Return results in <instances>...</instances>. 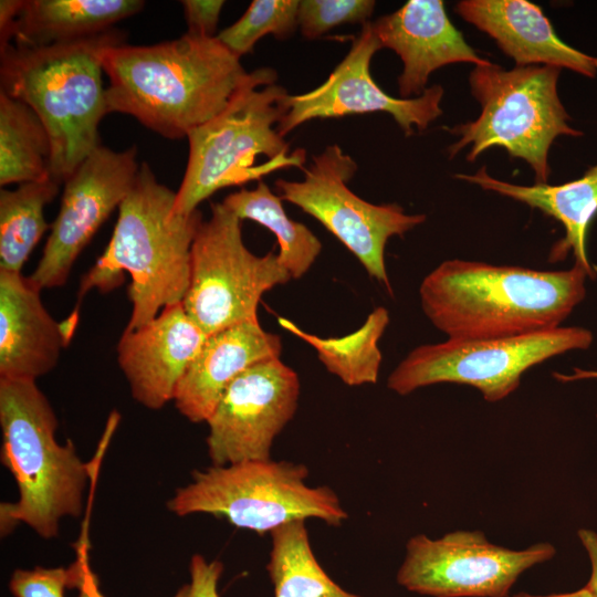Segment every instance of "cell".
<instances>
[{
	"mask_svg": "<svg viewBox=\"0 0 597 597\" xmlns=\"http://www.w3.org/2000/svg\"><path fill=\"white\" fill-rule=\"evenodd\" d=\"M102 66L108 113L130 115L169 139L187 138L219 115L252 76L217 36L188 33L153 45H108Z\"/></svg>",
	"mask_w": 597,
	"mask_h": 597,
	"instance_id": "obj_1",
	"label": "cell"
},
{
	"mask_svg": "<svg viewBox=\"0 0 597 597\" xmlns=\"http://www.w3.org/2000/svg\"><path fill=\"white\" fill-rule=\"evenodd\" d=\"M587 273L448 260L422 280L421 308L448 338L478 341L558 327L585 297Z\"/></svg>",
	"mask_w": 597,
	"mask_h": 597,
	"instance_id": "obj_2",
	"label": "cell"
},
{
	"mask_svg": "<svg viewBox=\"0 0 597 597\" xmlns=\"http://www.w3.org/2000/svg\"><path fill=\"white\" fill-rule=\"evenodd\" d=\"M176 192L160 184L147 163L118 208L113 235L104 253L83 277L78 300L90 290L117 287L128 272L133 310L126 331L136 329L160 308L180 303L190 280L191 247L201 224L199 210L174 211Z\"/></svg>",
	"mask_w": 597,
	"mask_h": 597,
	"instance_id": "obj_3",
	"label": "cell"
},
{
	"mask_svg": "<svg viewBox=\"0 0 597 597\" xmlns=\"http://www.w3.org/2000/svg\"><path fill=\"white\" fill-rule=\"evenodd\" d=\"M124 42L112 29L44 46L0 44V91L30 106L51 143L50 175L64 184L101 145L98 126L108 113L102 53Z\"/></svg>",
	"mask_w": 597,
	"mask_h": 597,
	"instance_id": "obj_4",
	"label": "cell"
},
{
	"mask_svg": "<svg viewBox=\"0 0 597 597\" xmlns=\"http://www.w3.org/2000/svg\"><path fill=\"white\" fill-rule=\"evenodd\" d=\"M0 426L1 461L19 490L15 503L0 505L1 533L24 523L53 538L63 517L81 515L91 467L71 440L56 441L57 418L35 380L0 378Z\"/></svg>",
	"mask_w": 597,
	"mask_h": 597,
	"instance_id": "obj_5",
	"label": "cell"
},
{
	"mask_svg": "<svg viewBox=\"0 0 597 597\" xmlns=\"http://www.w3.org/2000/svg\"><path fill=\"white\" fill-rule=\"evenodd\" d=\"M276 80L271 67L254 70L219 115L188 134V161L176 191V213H192L222 188L258 181L270 170L304 163L301 150L286 156L289 145L277 132L289 93Z\"/></svg>",
	"mask_w": 597,
	"mask_h": 597,
	"instance_id": "obj_6",
	"label": "cell"
},
{
	"mask_svg": "<svg viewBox=\"0 0 597 597\" xmlns=\"http://www.w3.org/2000/svg\"><path fill=\"white\" fill-rule=\"evenodd\" d=\"M559 73L561 69L549 65L515 66L510 71L493 63L476 65L469 83L481 114L449 129L459 136L449 146V157L470 146L467 160L474 161L484 150L501 147L531 166L536 184H547L548 151L554 139L559 135H583L568 124L570 118L557 92Z\"/></svg>",
	"mask_w": 597,
	"mask_h": 597,
	"instance_id": "obj_7",
	"label": "cell"
},
{
	"mask_svg": "<svg viewBox=\"0 0 597 597\" xmlns=\"http://www.w3.org/2000/svg\"><path fill=\"white\" fill-rule=\"evenodd\" d=\"M307 476L306 465L272 459L212 465L193 471L167 506L179 516L211 514L259 534L307 519L341 525L348 515L336 493L310 486Z\"/></svg>",
	"mask_w": 597,
	"mask_h": 597,
	"instance_id": "obj_8",
	"label": "cell"
},
{
	"mask_svg": "<svg viewBox=\"0 0 597 597\" xmlns=\"http://www.w3.org/2000/svg\"><path fill=\"white\" fill-rule=\"evenodd\" d=\"M591 343V332L576 326L504 338H448L412 349L391 371L387 387L405 396L433 384H464L494 402L513 392L531 367L569 350L586 349Z\"/></svg>",
	"mask_w": 597,
	"mask_h": 597,
	"instance_id": "obj_9",
	"label": "cell"
},
{
	"mask_svg": "<svg viewBox=\"0 0 597 597\" xmlns=\"http://www.w3.org/2000/svg\"><path fill=\"white\" fill-rule=\"evenodd\" d=\"M292 277L277 253L255 255L244 244L241 220L222 202L211 205L191 247L190 280L182 301L190 318L211 335L258 321L262 295Z\"/></svg>",
	"mask_w": 597,
	"mask_h": 597,
	"instance_id": "obj_10",
	"label": "cell"
},
{
	"mask_svg": "<svg viewBox=\"0 0 597 597\" xmlns=\"http://www.w3.org/2000/svg\"><path fill=\"white\" fill-rule=\"evenodd\" d=\"M358 165L338 145L312 156L302 180L277 179L275 188L286 200L320 221L362 263L367 273L391 293L385 248L391 237H402L421 224L425 214H409L396 203L374 205L347 186Z\"/></svg>",
	"mask_w": 597,
	"mask_h": 597,
	"instance_id": "obj_11",
	"label": "cell"
},
{
	"mask_svg": "<svg viewBox=\"0 0 597 597\" xmlns=\"http://www.w3.org/2000/svg\"><path fill=\"white\" fill-rule=\"evenodd\" d=\"M548 543L514 551L489 542L481 531H454L432 540L420 534L406 545L397 583L433 597H506L526 569L555 555Z\"/></svg>",
	"mask_w": 597,
	"mask_h": 597,
	"instance_id": "obj_12",
	"label": "cell"
},
{
	"mask_svg": "<svg viewBox=\"0 0 597 597\" xmlns=\"http://www.w3.org/2000/svg\"><path fill=\"white\" fill-rule=\"evenodd\" d=\"M139 166L136 146L115 151L100 145L64 182L60 210L30 276L41 290L66 283L81 252L129 192Z\"/></svg>",
	"mask_w": 597,
	"mask_h": 597,
	"instance_id": "obj_13",
	"label": "cell"
},
{
	"mask_svg": "<svg viewBox=\"0 0 597 597\" xmlns=\"http://www.w3.org/2000/svg\"><path fill=\"white\" fill-rule=\"evenodd\" d=\"M300 389L297 374L280 358L239 375L206 422L212 465L271 459L275 438L295 415Z\"/></svg>",
	"mask_w": 597,
	"mask_h": 597,
	"instance_id": "obj_14",
	"label": "cell"
},
{
	"mask_svg": "<svg viewBox=\"0 0 597 597\" xmlns=\"http://www.w3.org/2000/svg\"><path fill=\"white\" fill-rule=\"evenodd\" d=\"M380 49L373 22L364 23L350 50L324 83L303 94H287L285 114L277 125L280 135L284 137L312 119L375 112L390 114L406 136L413 134V127L426 129L442 114V86L432 85L422 95L412 98L390 96L370 74L371 59Z\"/></svg>",
	"mask_w": 597,
	"mask_h": 597,
	"instance_id": "obj_15",
	"label": "cell"
},
{
	"mask_svg": "<svg viewBox=\"0 0 597 597\" xmlns=\"http://www.w3.org/2000/svg\"><path fill=\"white\" fill-rule=\"evenodd\" d=\"M207 337L182 302L166 306L136 329H124L117 359L133 398L153 410L172 400L180 379Z\"/></svg>",
	"mask_w": 597,
	"mask_h": 597,
	"instance_id": "obj_16",
	"label": "cell"
},
{
	"mask_svg": "<svg viewBox=\"0 0 597 597\" xmlns=\"http://www.w3.org/2000/svg\"><path fill=\"white\" fill-rule=\"evenodd\" d=\"M373 27L381 48L392 50L402 61L398 77L401 98L422 95L429 75L444 65L491 63L465 42L441 0H409L397 11L377 19Z\"/></svg>",
	"mask_w": 597,
	"mask_h": 597,
	"instance_id": "obj_17",
	"label": "cell"
},
{
	"mask_svg": "<svg viewBox=\"0 0 597 597\" xmlns=\"http://www.w3.org/2000/svg\"><path fill=\"white\" fill-rule=\"evenodd\" d=\"M281 353V337L263 329L259 321L208 335L176 388V408L191 422H207L239 375L255 364L280 358Z\"/></svg>",
	"mask_w": 597,
	"mask_h": 597,
	"instance_id": "obj_18",
	"label": "cell"
},
{
	"mask_svg": "<svg viewBox=\"0 0 597 597\" xmlns=\"http://www.w3.org/2000/svg\"><path fill=\"white\" fill-rule=\"evenodd\" d=\"M67 344L31 277L0 271V378L35 380L56 366Z\"/></svg>",
	"mask_w": 597,
	"mask_h": 597,
	"instance_id": "obj_19",
	"label": "cell"
},
{
	"mask_svg": "<svg viewBox=\"0 0 597 597\" xmlns=\"http://www.w3.org/2000/svg\"><path fill=\"white\" fill-rule=\"evenodd\" d=\"M455 12L489 34L516 66L566 67L594 77V57L562 41L541 7L525 0H463Z\"/></svg>",
	"mask_w": 597,
	"mask_h": 597,
	"instance_id": "obj_20",
	"label": "cell"
},
{
	"mask_svg": "<svg viewBox=\"0 0 597 597\" xmlns=\"http://www.w3.org/2000/svg\"><path fill=\"white\" fill-rule=\"evenodd\" d=\"M454 177L526 203L558 220L565 229V237L554 245L551 256L557 260L572 250L575 265L583 269L589 277H595V270L587 258L586 237L597 213V165L580 178L555 186H520L502 181L490 176L486 166L475 174H457Z\"/></svg>",
	"mask_w": 597,
	"mask_h": 597,
	"instance_id": "obj_21",
	"label": "cell"
},
{
	"mask_svg": "<svg viewBox=\"0 0 597 597\" xmlns=\"http://www.w3.org/2000/svg\"><path fill=\"white\" fill-rule=\"evenodd\" d=\"M142 0H22L0 44L44 46L91 38L138 13Z\"/></svg>",
	"mask_w": 597,
	"mask_h": 597,
	"instance_id": "obj_22",
	"label": "cell"
},
{
	"mask_svg": "<svg viewBox=\"0 0 597 597\" xmlns=\"http://www.w3.org/2000/svg\"><path fill=\"white\" fill-rule=\"evenodd\" d=\"M222 203L240 220L248 219L269 229L279 244L277 259L292 280L302 277L322 251L318 238L303 223L285 212L282 198L262 180L255 188L228 195Z\"/></svg>",
	"mask_w": 597,
	"mask_h": 597,
	"instance_id": "obj_23",
	"label": "cell"
},
{
	"mask_svg": "<svg viewBox=\"0 0 597 597\" xmlns=\"http://www.w3.org/2000/svg\"><path fill=\"white\" fill-rule=\"evenodd\" d=\"M389 312L379 306L355 332L342 337H320L279 317L280 326L312 346L324 367L348 386L375 384L383 360L379 341L389 324Z\"/></svg>",
	"mask_w": 597,
	"mask_h": 597,
	"instance_id": "obj_24",
	"label": "cell"
},
{
	"mask_svg": "<svg viewBox=\"0 0 597 597\" xmlns=\"http://www.w3.org/2000/svg\"><path fill=\"white\" fill-rule=\"evenodd\" d=\"M48 132L25 103L0 91V185L51 178Z\"/></svg>",
	"mask_w": 597,
	"mask_h": 597,
	"instance_id": "obj_25",
	"label": "cell"
},
{
	"mask_svg": "<svg viewBox=\"0 0 597 597\" xmlns=\"http://www.w3.org/2000/svg\"><path fill=\"white\" fill-rule=\"evenodd\" d=\"M266 569L274 597H362L343 589L322 568L313 554L304 520L271 532Z\"/></svg>",
	"mask_w": 597,
	"mask_h": 597,
	"instance_id": "obj_26",
	"label": "cell"
},
{
	"mask_svg": "<svg viewBox=\"0 0 597 597\" xmlns=\"http://www.w3.org/2000/svg\"><path fill=\"white\" fill-rule=\"evenodd\" d=\"M49 178L21 184L14 190L0 191V271L21 272L30 253L51 226L44 207L60 190Z\"/></svg>",
	"mask_w": 597,
	"mask_h": 597,
	"instance_id": "obj_27",
	"label": "cell"
},
{
	"mask_svg": "<svg viewBox=\"0 0 597 597\" xmlns=\"http://www.w3.org/2000/svg\"><path fill=\"white\" fill-rule=\"evenodd\" d=\"M298 0H254L242 17L220 31L217 38L241 59L268 34L281 40L292 35L298 27Z\"/></svg>",
	"mask_w": 597,
	"mask_h": 597,
	"instance_id": "obj_28",
	"label": "cell"
},
{
	"mask_svg": "<svg viewBox=\"0 0 597 597\" xmlns=\"http://www.w3.org/2000/svg\"><path fill=\"white\" fill-rule=\"evenodd\" d=\"M376 2L373 0H302L297 12L301 33L315 39L346 23L368 22Z\"/></svg>",
	"mask_w": 597,
	"mask_h": 597,
	"instance_id": "obj_29",
	"label": "cell"
},
{
	"mask_svg": "<svg viewBox=\"0 0 597 597\" xmlns=\"http://www.w3.org/2000/svg\"><path fill=\"white\" fill-rule=\"evenodd\" d=\"M90 570L85 552L69 568L17 569L10 579V590L14 597H64L65 588H78Z\"/></svg>",
	"mask_w": 597,
	"mask_h": 597,
	"instance_id": "obj_30",
	"label": "cell"
},
{
	"mask_svg": "<svg viewBox=\"0 0 597 597\" xmlns=\"http://www.w3.org/2000/svg\"><path fill=\"white\" fill-rule=\"evenodd\" d=\"M181 7L187 33L200 38H214L221 10L224 6L222 0H182Z\"/></svg>",
	"mask_w": 597,
	"mask_h": 597,
	"instance_id": "obj_31",
	"label": "cell"
},
{
	"mask_svg": "<svg viewBox=\"0 0 597 597\" xmlns=\"http://www.w3.org/2000/svg\"><path fill=\"white\" fill-rule=\"evenodd\" d=\"M222 570L220 561L208 562L200 554L193 555L189 564V597H219L218 582Z\"/></svg>",
	"mask_w": 597,
	"mask_h": 597,
	"instance_id": "obj_32",
	"label": "cell"
},
{
	"mask_svg": "<svg viewBox=\"0 0 597 597\" xmlns=\"http://www.w3.org/2000/svg\"><path fill=\"white\" fill-rule=\"evenodd\" d=\"M578 536L588 553L591 564V574L586 586L597 597V534L590 530L582 528L578 531Z\"/></svg>",
	"mask_w": 597,
	"mask_h": 597,
	"instance_id": "obj_33",
	"label": "cell"
},
{
	"mask_svg": "<svg viewBox=\"0 0 597 597\" xmlns=\"http://www.w3.org/2000/svg\"><path fill=\"white\" fill-rule=\"evenodd\" d=\"M77 597H104L98 589L97 580L91 569L87 572L81 586ZM174 597H189V584L184 585Z\"/></svg>",
	"mask_w": 597,
	"mask_h": 597,
	"instance_id": "obj_34",
	"label": "cell"
},
{
	"mask_svg": "<svg viewBox=\"0 0 597 597\" xmlns=\"http://www.w3.org/2000/svg\"><path fill=\"white\" fill-rule=\"evenodd\" d=\"M513 597H596L593 591L587 587H583L576 591L566 593V594H555V595H547V596H535L530 595L527 593H519L515 594Z\"/></svg>",
	"mask_w": 597,
	"mask_h": 597,
	"instance_id": "obj_35",
	"label": "cell"
},
{
	"mask_svg": "<svg viewBox=\"0 0 597 597\" xmlns=\"http://www.w3.org/2000/svg\"><path fill=\"white\" fill-rule=\"evenodd\" d=\"M597 377V370L590 371V370H582L578 368H575V374L573 376H562L559 374L556 375V378L562 380H575L580 378H591Z\"/></svg>",
	"mask_w": 597,
	"mask_h": 597,
	"instance_id": "obj_36",
	"label": "cell"
},
{
	"mask_svg": "<svg viewBox=\"0 0 597 597\" xmlns=\"http://www.w3.org/2000/svg\"><path fill=\"white\" fill-rule=\"evenodd\" d=\"M594 64H595V66L597 69V57H594Z\"/></svg>",
	"mask_w": 597,
	"mask_h": 597,
	"instance_id": "obj_37",
	"label": "cell"
}]
</instances>
